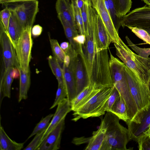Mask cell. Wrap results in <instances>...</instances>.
I'll list each match as a JSON object with an SVG mask.
<instances>
[{
  "label": "cell",
  "mask_w": 150,
  "mask_h": 150,
  "mask_svg": "<svg viewBox=\"0 0 150 150\" xmlns=\"http://www.w3.org/2000/svg\"><path fill=\"white\" fill-rule=\"evenodd\" d=\"M0 42L2 50V74L8 68L13 67L18 69L19 65L15 49L8 32L2 22H0Z\"/></svg>",
  "instance_id": "30bf717a"
},
{
  "label": "cell",
  "mask_w": 150,
  "mask_h": 150,
  "mask_svg": "<svg viewBox=\"0 0 150 150\" xmlns=\"http://www.w3.org/2000/svg\"><path fill=\"white\" fill-rule=\"evenodd\" d=\"M124 69L130 92L137 108V113L147 110L150 103L148 85L137 77L125 64Z\"/></svg>",
  "instance_id": "8992f818"
},
{
  "label": "cell",
  "mask_w": 150,
  "mask_h": 150,
  "mask_svg": "<svg viewBox=\"0 0 150 150\" xmlns=\"http://www.w3.org/2000/svg\"><path fill=\"white\" fill-rule=\"evenodd\" d=\"M67 93L64 83H58V87L57 90L54 101L50 109H51L55 107L63 99L67 98Z\"/></svg>",
  "instance_id": "d6a6232c"
},
{
  "label": "cell",
  "mask_w": 150,
  "mask_h": 150,
  "mask_svg": "<svg viewBox=\"0 0 150 150\" xmlns=\"http://www.w3.org/2000/svg\"><path fill=\"white\" fill-rule=\"evenodd\" d=\"M54 114H50L45 117H42L40 121L36 125L32 132L30 135L28 139L35 135L38 133L46 130L48 127L51 119Z\"/></svg>",
  "instance_id": "4dcf8cb0"
},
{
  "label": "cell",
  "mask_w": 150,
  "mask_h": 150,
  "mask_svg": "<svg viewBox=\"0 0 150 150\" xmlns=\"http://www.w3.org/2000/svg\"><path fill=\"white\" fill-rule=\"evenodd\" d=\"M57 106L52 120L44 133L42 140L57 126L61 121L66 117L67 114L71 111L70 103L67 98L63 99Z\"/></svg>",
  "instance_id": "2e32d148"
},
{
  "label": "cell",
  "mask_w": 150,
  "mask_h": 150,
  "mask_svg": "<svg viewBox=\"0 0 150 150\" xmlns=\"http://www.w3.org/2000/svg\"><path fill=\"white\" fill-rule=\"evenodd\" d=\"M127 27L138 37L150 45V35L146 30L136 27L128 26Z\"/></svg>",
  "instance_id": "d590c367"
},
{
  "label": "cell",
  "mask_w": 150,
  "mask_h": 150,
  "mask_svg": "<svg viewBox=\"0 0 150 150\" xmlns=\"http://www.w3.org/2000/svg\"><path fill=\"white\" fill-rule=\"evenodd\" d=\"M148 87L149 92V93L150 97V76L149 80V82L148 83Z\"/></svg>",
  "instance_id": "7dc6e473"
},
{
  "label": "cell",
  "mask_w": 150,
  "mask_h": 150,
  "mask_svg": "<svg viewBox=\"0 0 150 150\" xmlns=\"http://www.w3.org/2000/svg\"><path fill=\"white\" fill-rule=\"evenodd\" d=\"M73 40L78 45L82 46L86 42V37L84 35L78 34L74 37Z\"/></svg>",
  "instance_id": "60d3db41"
},
{
  "label": "cell",
  "mask_w": 150,
  "mask_h": 150,
  "mask_svg": "<svg viewBox=\"0 0 150 150\" xmlns=\"http://www.w3.org/2000/svg\"><path fill=\"white\" fill-rule=\"evenodd\" d=\"M117 56L144 83L146 84L150 76V57L145 58L133 52L120 38L114 43Z\"/></svg>",
  "instance_id": "3957f363"
},
{
  "label": "cell",
  "mask_w": 150,
  "mask_h": 150,
  "mask_svg": "<svg viewBox=\"0 0 150 150\" xmlns=\"http://www.w3.org/2000/svg\"><path fill=\"white\" fill-rule=\"evenodd\" d=\"M106 7L109 11L118 32L121 26V18H118L117 15L113 0H105Z\"/></svg>",
  "instance_id": "1f68e13d"
},
{
  "label": "cell",
  "mask_w": 150,
  "mask_h": 150,
  "mask_svg": "<svg viewBox=\"0 0 150 150\" xmlns=\"http://www.w3.org/2000/svg\"><path fill=\"white\" fill-rule=\"evenodd\" d=\"M148 6H150V0H142Z\"/></svg>",
  "instance_id": "bcb514c9"
},
{
  "label": "cell",
  "mask_w": 150,
  "mask_h": 150,
  "mask_svg": "<svg viewBox=\"0 0 150 150\" xmlns=\"http://www.w3.org/2000/svg\"><path fill=\"white\" fill-rule=\"evenodd\" d=\"M126 123L131 140L137 143L139 149L145 134L150 127V103L147 110L138 112L132 120Z\"/></svg>",
  "instance_id": "52a82bcc"
},
{
  "label": "cell",
  "mask_w": 150,
  "mask_h": 150,
  "mask_svg": "<svg viewBox=\"0 0 150 150\" xmlns=\"http://www.w3.org/2000/svg\"><path fill=\"white\" fill-rule=\"evenodd\" d=\"M88 35L82 46L80 55L90 85L97 89L113 86L109 66L108 49L100 50L96 35V21L89 26Z\"/></svg>",
  "instance_id": "6da1fadb"
},
{
  "label": "cell",
  "mask_w": 150,
  "mask_h": 150,
  "mask_svg": "<svg viewBox=\"0 0 150 150\" xmlns=\"http://www.w3.org/2000/svg\"><path fill=\"white\" fill-rule=\"evenodd\" d=\"M12 4L11 6H7L13 12L23 29L32 28L39 11L38 0L15 3Z\"/></svg>",
  "instance_id": "9c48e42d"
},
{
  "label": "cell",
  "mask_w": 150,
  "mask_h": 150,
  "mask_svg": "<svg viewBox=\"0 0 150 150\" xmlns=\"http://www.w3.org/2000/svg\"><path fill=\"white\" fill-rule=\"evenodd\" d=\"M125 39L128 46L138 55L145 58L149 57L150 55V48H142L137 46L127 36H126Z\"/></svg>",
  "instance_id": "836d02e7"
},
{
  "label": "cell",
  "mask_w": 150,
  "mask_h": 150,
  "mask_svg": "<svg viewBox=\"0 0 150 150\" xmlns=\"http://www.w3.org/2000/svg\"><path fill=\"white\" fill-rule=\"evenodd\" d=\"M20 77L18 102L26 100L28 97V93L30 85V70L24 71L19 67L18 68Z\"/></svg>",
  "instance_id": "603a6c76"
},
{
  "label": "cell",
  "mask_w": 150,
  "mask_h": 150,
  "mask_svg": "<svg viewBox=\"0 0 150 150\" xmlns=\"http://www.w3.org/2000/svg\"><path fill=\"white\" fill-rule=\"evenodd\" d=\"M96 35L98 49L101 50L108 49L112 41L102 19L97 12Z\"/></svg>",
  "instance_id": "d6986e66"
},
{
  "label": "cell",
  "mask_w": 150,
  "mask_h": 150,
  "mask_svg": "<svg viewBox=\"0 0 150 150\" xmlns=\"http://www.w3.org/2000/svg\"><path fill=\"white\" fill-rule=\"evenodd\" d=\"M109 117V112H107L104 117L101 120L98 130L94 132L93 136L88 139V144L85 150H100L106 131Z\"/></svg>",
  "instance_id": "9a60e30c"
},
{
  "label": "cell",
  "mask_w": 150,
  "mask_h": 150,
  "mask_svg": "<svg viewBox=\"0 0 150 150\" xmlns=\"http://www.w3.org/2000/svg\"><path fill=\"white\" fill-rule=\"evenodd\" d=\"M102 89H97L89 84L71 102L70 105L71 111H74L76 110Z\"/></svg>",
  "instance_id": "44dd1931"
},
{
  "label": "cell",
  "mask_w": 150,
  "mask_h": 150,
  "mask_svg": "<svg viewBox=\"0 0 150 150\" xmlns=\"http://www.w3.org/2000/svg\"><path fill=\"white\" fill-rule=\"evenodd\" d=\"M109 66L113 83L126 104L129 120L137 112L135 102L131 95L124 69V64L114 57L110 51Z\"/></svg>",
  "instance_id": "7a4b0ae2"
},
{
  "label": "cell",
  "mask_w": 150,
  "mask_h": 150,
  "mask_svg": "<svg viewBox=\"0 0 150 150\" xmlns=\"http://www.w3.org/2000/svg\"><path fill=\"white\" fill-rule=\"evenodd\" d=\"M11 10V14L8 33L15 47L23 29L13 12Z\"/></svg>",
  "instance_id": "cb8c5ba5"
},
{
  "label": "cell",
  "mask_w": 150,
  "mask_h": 150,
  "mask_svg": "<svg viewBox=\"0 0 150 150\" xmlns=\"http://www.w3.org/2000/svg\"><path fill=\"white\" fill-rule=\"evenodd\" d=\"M47 59L49 66L58 83L65 84L63 70L58 61L54 56L51 55L48 57Z\"/></svg>",
  "instance_id": "4316f807"
},
{
  "label": "cell",
  "mask_w": 150,
  "mask_h": 150,
  "mask_svg": "<svg viewBox=\"0 0 150 150\" xmlns=\"http://www.w3.org/2000/svg\"><path fill=\"white\" fill-rule=\"evenodd\" d=\"M120 96L118 91L115 86L105 105L104 108L105 112H109L116 100Z\"/></svg>",
  "instance_id": "74e56055"
},
{
  "label": "cell",
  "mask_w": 150,
  "mask_h": 150,
  "mask_svg": "<svg viewBox=\"0 0 150 150\" xmlns=\"http://www.w3.org/2000/svg\"><path fill=\"white\" fill-rule=\"evenodd\" d=\"M49 40L54 56L59 63H63L66 56L65 52L61 48L57 40L50 37Z\"/></svg>",
  "instance_id": "f1b7e54d"
},
{
  "label": "cell",
  "mask_w": 150,
  "mask_h": 150,
  "mask_svg": "<svg viewBox=\"0 0 150 150\" xmlns=\"http://www.w3.org/2000/svg\"><path fill=\"white\" fill-rule=\"evenodd\" d=\"M65 117L43 139L37 150H57L59 149Z\"/></svg>",
  "instance_id": "4fadbf2b"
},
{
  "label": "cell",
  "mask_w": 150,
  "mask_h": 150,
  "mask_svg": "<svg viewBox=\"0 0 150 150\" xmlns=\"http://www.w3.org/2000/svg\"><path fill=\"white\" fill-rule=\"evenodd\" d=\"M32 28L29 27L23 29L15 47L19 67L26 72L30 70L29 63L33 45Z\"/></svg>",
  "instance_id": "ba28073f"
},
{
  "label": "cell",
  "mask_w": 150,
  "mask_h": 150,
  "mask_svg": "<svg viewBox=\"0 0 150 150\" xmlns=\"http://www.w3.org/2000/svg\"><path fill=\"white\" fill-rule=\"evenodd\" d=\"M109 112L115 114L120 120L126 123L129 120L126 104L120 96L117 99Z\"/></svg>",
  "instance_id": "484cf974"
},
{
  "label": "cell",
  "mask_w": 150,
  "mask_h": 150,
  "mask_svg": "<svg viewBox=\"0 0 150 150\" xmlns=\"http://www.w3.org/2000/svg\"><path fill=\"white\" fill-rule=\"evenodd\" d=\"M57 17L62 25L65 35L69 43L75 50L76 53L79 54L82 50V45H78L73 40L74 37L79 34L77 29L73 27L61 15H58Z\"/></svg>",
  "instance_id": "7402d4cb"
},
{
  "label": "cell",
  "mask_w": 150,
  "mask_h": 150,
  "mask_svg": "<svg viewBox=\"0 0 150 150\" xmlns=\"http://www.w3.org/2000/svg\"><path fill=\"white\" fill-rule=\"evenodd\" d=\"M37 0H0V3L2 4H7L10 3Z\"/></svg>",
  "instance_id": "b9f144b4"
},
{
  "label": "cell",
  "mask_w": 150,
  "mask_h": 150,
  "mask_svg": "<svg viewBox=\"0 0 150 150\" xmlns=\"http://www.w3.org/2000/svg\"><path fill=\"white\" fill-rule=\"evenodd\" d=\"M73 7L74 17L77 28L80 34L84 35L85 32L81 10L76 5L74 0H71Z\"/></svg>",
  "instance_id": "f546056e"
},
{
  "label": "cell",
  "mask_w": 150,
  "mask_h": 150,
  "mask_svg": "<svg viewBox=\"0 0 150 150\" xmlns=\"http://www.w3.org/2000/svg\"><path fill=\"white\" fill-rule=\"evenodd\" d=\"M46 130L43 131L36 134L31 141L23 150H37L42 142L43 135Z\"/></svg>",
  "instance_id": "e575fe53"
},
{
  "label": "cell",
  "mask_w": 150,
  "mask_h": 150,
  "mask_svg": "<svg viewBox=\"0 0 150 150\" xmlns=\"http://www.w3.org/2000/svg\"><path fill=\"white\" fill-rule=\"evenodd\" d=\"M140 150H150V135H148L142 141Z\"/></svg>",
  "instance_id": "ab89813d"
},
{
  "label": "cell",
  "mask_w": 150,
  "mask_h": 150,
  "mask_svg": "<svg viewBox=\"0 0 150 150\" xmlns=\"http://www.w3.org/2000/svg\"><path fill=\"white\" fill-rule=\"evenodd\" d=\"M90 0L92 7L102 19L112 42H118L120 38L114 24L110 12L106 7L105 0Z\"/></svg>",
  "instance_id": "7c38bea8"
},
{
  "label": "cell",
  "mask_w": 150,
  "mask_h": 150,
  "mask_svg": "<svg viewBox=\"0 0 150 150\" xmlns=\"http://www.w3.org/2000/svg\"><path fill=\"white\" fill-rule=\"evenodd\" d=\"M42 28L40 25L38 24L32 27L31 31L32 36L34 38L39 36L42 33Z\"/></svg>",
  "instance_id": "f35d334b"
},
{
  "label": "cell",
  "mask_w": 150,
  "mask_h": 150,
  "mask_svg": "<svg viewBox=\"0 0 150 150\" xmlns=\"http://www.w3.org/2000/svg\"><path fill=\"white\" fill-rule=\"evenodd\" d=\"M148 135H150V127L145 134V138Z\"/></svg>",
  "instance_id": "f6af8a7d"
},
{
  "label": "cell",
  "mask_w": 150,
  "mask_h": 150,
  "mask_svg": "<svg viewBox=\"0 0 150 150\" xmlns=\"http://www.w3.org/2000/svg\"><path fill=\"white\" fill-rule=\"evenodd\" d=\"M55 8L58 15H62L73 27L77 28L71 0H57Z\"/></svg>",
  "instance_id": "ffe728a7"
},
{
  "label": "cell",
  "mask_w": 150,
  "mask_h": 150,
  "mask_svg": "<svg viewBox=\"0 0 150 150\" xmlns=\"http://www.w3.org/2000/svg\"><path fill=\"white\" fill-rule=\"evenodd\" d=\"M104 139L100 150H126L131 140L128 129L119 122L120 119L110 112Z\"/></svg>",
  "instance_id": "277c9868"
},
{
  "label": "cell",
  "mask_w": 150,
  "mask_h": 150,
  "mask_svg": "<svg viewBox=\"0 0 150 150\" xmlns=\"http://www.w3.org/2000/svg\"><path fill=\"white\" fill-rule=\"evenodd\" d=\"M76 58L71 59L68 67L63 65L62 67L67 93V98L70 104L76 96V84L74 72Z\"/></svg>",
  "instance_id": "5bb4252c"
},
{
  "label": "cell",
  "mask_w": 150,
  "mask_h": 150,
  "mask_svg": "<svg viewBox=\"0 0 150 150\" xmlns=\"http://www.w3.org/2000/svg\"><path fill=\"white\" fill-rule=\"evenodd\" d=\"M121 26L150 28V6L136 8L121 18Z\"/></svg>",
  "instance_id": "8fae6325"
},
{
  "label": "cell",
  "mask_w": 150,
  "mask_h": 150,
  "mask_svg": "<svg viewBox=\"0 0 150 150\" xmlns=\"http://www.w3.org/2000/svg\"><path fill=\"white\" fill-rule=\"evenodd\" d=\"M71 45L67 42H64L61 43L60 46L65 53H66L69 50Z\"/></svg>",
  "instance_id": "7bdbcfd3"
},
{
  "label": "cell",
  "mask_w": 150,
  "mask_h": 150,
  "mask_svg": "<svg viewBox=\"0 0 150 150\" xmlns=\"http://www.w3.org/2000/svg\"><path fill=\"white\" fill-rule=\"evenodd\" d=\"M74 72L76 84V96L89 85L83 62L79 54L76 59Z\"/></svg>",
  "instance_id": "ac0fdd59"
},
{
  "label": "cell",
  "mask_w": 150,
  "mask_h": 150,
  "mask_svg": "<svg viewBox=\"0 0 150 150\" xmlns=\"http://www.w3.org/2000/svg\"><path fill=\"white\" fill-rule=\"evenodd\" d=\"M117 17L120 18L130 11L132 0H113Z\"/></svg>",
  "instance_id": "83f0119b"
},
{
  "label": "cell",
  "mask_w": 150,
  "mask_h": 150,
  "mask_svg": "<svg viewBox=\"0 0 150 150\" xmlns=\"http://www.w3.org/2000/svg\"><path fill=\"white\" fill-rule=\"evenodd\" d=\"M144 30H146L150 35V28L149 29H144Z\"/></svg>",
  "instance_id": "c3c4849f"
},
{
  "label": "cell",
  "mask_w": 150,
  "mask_h": 150,
  "mask_svg": "<svg viewBox=\"0 0 150 150\" xmlns=\"http://www.w3.org/2000/svg\"><path fill=\"white\" fill-rule=\"evenodd\" d=\"M18 69L12 67L1 74L0 86V106L4 98L11 96V88L15 78V72Z\"/></svg>",
  "instance_id": "e0dca14e"
},
{
  "label": "cell",
  "mask_w": 150,
  "mask_h": 150,
  "mask_svg": "<svg viewBox=\"0 0 150 150\" xmlns=\"http://www.w3.org/2000/svg\"><path fill=\"white\" fill-rule=\"evenodd\" d=\"M11 14V10L7 6L2 10L0 12V21L2 22L8 32Z\"/></svg>",
  "instance_id": "8d00e7d4"
},
{
  "label": "cell",
  "mask_w": 150,
  "mask_h": 150,
  "mask_svg": "<svg viewBox=\"0 0 150 150\" xmlns=\"http://www.w3.org/2000/svg\"><path fill=\"white\" fill-rule=\"evenodd\" d=\"M24 143H17L12 140L5 131L0 124V150H21L24 147Z\"/></svg>",
  "instance_id": "d4e9b609"
},
{
  "label": "cell",
  "mask_w": 150,
  "mask_h": 150,
  "mask_svg": "<svg viewBox=\"0 0 150 150\" xmlns=\"http://www.w3.org/2000/svg\"><path fill=\"white\" fill-rule=\"evenodd\" d=\"M115 86L105 87L97 93L86 103L74 112L72 120L76 122L81 118L99 117L105 112L104 106Z\"/></svg>",
  "instance_id": "5b68a950"
},
{
  "label": "cell",
  "mask_w": 150,
  "mask_h": 150,
  "mask_svg": "<svg viewBox=\"0 0 150 150\" xmlns=\"http://www.w3.org/2000/svg\"><path fill=\"white\" fill-rule=\"evenodd\" d=\"M77 6L81 9L83 6L85 0H74Z\"/></svg>",
  "instance_id": "ee69618b"
}]
</instances>
